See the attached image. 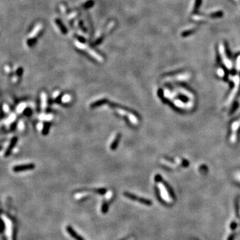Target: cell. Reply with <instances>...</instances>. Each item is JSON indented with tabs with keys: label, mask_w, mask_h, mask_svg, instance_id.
I'll list each match as a JSON object with an SVG mask.
<instances>
[{
	"label": "cell",
	"mask_w": 240,
	"mask_h": 240,
	"mask_svg": "<svg viewBox=\"0 0 240 240\" xmlns=\"http://www.w3.org/2000/svg\"><path fill=\"white\" fill-rule=\"evenodd\" d=\"M158 187L160 190V195L161 196V198L167 202H170L172 199H171V198H169V192L166 187H165V185L161 183H160L158 184Z\"/></svg>",
	"instance_id": "obj_1"
},
{
	"label": "cell",
	"mask_w": 240,
	"mask_h": 240,
	"mask_svg": "<svg viewBox=\"0 0 240 240\" xmlns=\"http://www.w3.org/2000/svg\"><path fill=\"white\" fill-rule=\"evenodd\" d=\"M125 195L126 196V197H128V198H129V199H132V200L138 201H140V203H141V204H145V205H151V202L150 201L148 200V199H143V198H138V197H137V196L134 195H133V194H131V193H125Z\"/></svg>",
	"instance_id": "obj_2"
},
{
	"label": "cell",
	"mask_w": 240,
	"mask_h": 240,
	"mask_svg": "<svg viewBox=\"0 0 240 240\" xmlns=\"http://www.w3.org/2000/svg\"><path fill=\"white\" fill-rule=\"evenodd\" d=\"M34 168V164H26V165H21V166H15L13 168V170L15 172H23L25 170H29V169H31Z\"/></svg>",
	"instance_id": "obj_3"
},
{
	"label": "cell",
	"mask_w": 240,
	"mask_h": 240,
	"mask_svg": "<svg viewBox=\"0 0 240 240\" xmlns=\"http://www.w3.org/2000/svg\"><path fill=\"white\" fill-rule=\"evenodd\" d=\"M16 142H17V137H14V138L12 139V140H11V141L10 145H9V147L8 148V149H7V151H5V156L7 157L9 155L11 151L12 150V148L14 147V146H15Z\"/></svg>",
	"instance_id": "obj_4"
},
{
	"label": "cell",
	"mask_w": 240,
	"mask_h": 240,
	"mask_svg": "<svg viewBox=\"0 0 240 240\" xmlns=\"http://www.w3.org/2000/svg\"><path fill=\"white\" fill-rule=\"evenodd\" d=\"M47 97H46V94L45 93H42V94H41V103H42V105H41V108L42 109H46V105H47Z\"/></svg>",
	"instance_id": "obj_5"
},
{
	"label": "cell",
	"mask_w": 240,
	"mask_h": 240,
	"mask_svg": "<svg viewBox=\"0 0 240 240\" xmlns=\"http://www.w3.org/2000/svg\"><path fill=\"white\" fill-rule=\"evenodd\" d=\"M128 118H129V119L130 120L131 123H134V124H137V122H138V119H137V117H136V116H135V115H134V114H131V113H129V115H128Z\"/></svg>",
	"instance_id": "obj_6"
},
{
	"label": "cell",
	"mask_w": 240,
	"mask_h": 240,
	"mask_svg": "<svg viewBox=\"0 0 240 240\" xmlns=\"http://www.w3.org/2000/svg\"><path fill=\"white\" fill-rule=\"evenodd\" d=\"M107 102H108V101H107L106 99H102V100H99L98 101V102H95V103H93V104H91V108H95V107L99 106V105H102L103 103H106Z\"/></svg>",
	"instance_id": "obj_7"
},
{
	"label": "cell",
	"mask_w": 240,
	"mask_h": 240,
	"mask_svg": "<svg viewBox=\"0 0 240 240\" xmlns=\"http://www.w3.org/2000/svg\"><path fill=\"white\" fill-rule=\"evenodd\" d=\"M119 140V135H117V137H116V140H115V141H114L112 143V144H111V149H116V147H117V144H118Z\"/></svg>",
	"instance_id": "obj_8"
},
{
	"label": "cell",
	"mask_w": 240,
	"mask_h": 240,
	"mask_svg": "<svg viewBox=\"0 0 240 240\" xmlns=\"http://www.w3.org/2000/svg\"><path fill=\"white\" fill-rule=\"evenodd\" d=\"M70 99H71V97L69 95H65V96H63L62 98H61V101L64 103H67V102H70Z\"/></svg>",
	"instance_id": "obj_9"
},
{
	"label": "cell",
	"mask_w": 240,
	"mask_h": 240,
	"mask_svg": "<svg viewBox=\"0 0 240 240\" xmlns=\"http://www.w3.org/2000/svg\"><path fill=\"white\" fill-rule=\"evenodd\" d=\"M230 228H231V229L232 230H236V228H237V223H236V222H232V223H231V226H230Z\"/></svg>",
	"instance_id": "obj_10"
},
{
	"label": "cell",
	"mask_w": 240,
	"mask_h": 240,
	"mask_svg": "<svg viewBox=\"0 0 240 240\" xmlns=\"http://www.w3.org/2000/svg\"><path fill=\"white\" fill-rule=\"evenodd\" d=\"M236 237V233H231L229 237H228V240H233Z\"/></svg>",
	"instance_id": "obj_11"
},
{
	"label": "cell",
	"mask_w": 240,
	"mask_h": 240,
	"mask_svg": "<svg viewBox=\"0 0 240 240\" xmlns=\"http://www.w3.org/2000/svg\"><path fill=\"white\" fill-rule=\"evenodd\" d=\"M3 223L2 222V219L0 218V233H2L3 231Z\"/></svg>",
	"instance_id": "obj_12"
},
{
	"label": "cell",
	"mask_w": 240,
	"mask_h": 240,
	"mask_svg": "<svg viewBox=\"0 0 240 240\" xmlns=\"http://www.w3.org/2000/svg\"><path fill=\"white\" fill-rule=\"evenodd\" d=\"M237 69L238 71H240V56L237 59Z\"/></svg>",
	"instance_id": "obj_13"
},
{
	"label": "cell",
	"mask_w": 240,
	"mask_h": 240,
	"mask_svg": "<svg viewBox=\"0 0 240 240\" xmlns=\"http://www.w3.org/2000/svg\"><path fill=\"white\" fill-rule=\"evenodd\" d=\"M223 75H224V72H223L222 69H219V70H218V75L222 77V76H223Z\"/></svg>",
	"instance_id": "obj_14"
},
{
	"label": "cell",
	"mask_w": 240,
	"mask_h": 240,
	"mask_svg": "<svg viewBox=\"0 0 240 240\" xmlns=\"http://www.w3.org/2000/svg\"><path fill=\"white\" fill-rule=\"evenodd\" d=\"M238 2H240V0H239V1H238Z\"/></svg>",
	"instance_id": "obj_15"
}]
</instances>
